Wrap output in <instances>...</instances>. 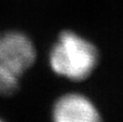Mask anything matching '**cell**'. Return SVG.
Listing matches in <instances>:
<instances>
[{
    "instance_id": "cell-1",
    "label": "cell",
    "mask_w": 123,
    "mask_h": 122,
    "mask_svg": "<svg viewBox=\"0 0 123 122\" xmlns=\"http://www.w3.org/2000/svg\"><path fill=\"white\" fill-rule=\"evenodd\" d=\"M98 63L95 45L70 30L63 31L50 52V66L58 76L74 81L87 78Z\"/></svg>"
},
{
    "instance_id": "cell-4",
    "label": "cell",
    "mask_w": 123,
    "mask_h": 122,
    "mask_svg": "<svg viewBox=\"0 0 123 122\" xmlns=\"http://www.w3.org/2000/svg\"><path fill=\"white\" fill-rule=\"evenodd\" d=\"M18 77L0 62V95L13 94L18 86Z\"/></svg>"
},
{
    "instance_id": "cell-3",
    "label": "cell",
    "mask_w": 123,
    "mask_h": 122,
    "mask_svg": "<svg viewBox=\"0 0 123 122\" xmlns=\"http://www.w3.org/2000/svg\"><path fill=\"white\" fill-rule=\"evenodd\" d=\"M53 122H102L99 111L86 96L70 93L61 96L52 110Z\"/></svg>"
},
{
    "instance_id": "cell-5",
    "label": "cell",
    "mask_w": 123,
    "mask_h": 122,
    "mask_svg": "<svg viewBox=\"0 0 123 122\" xmlns=\"http://www.w3.org/2000/svg\"><path fill=\"white\" fill-rule=\"evenodd\" d=\"M0 122H3V121H2V120H0Z\"/></svg>"
},
{
    "instance_id": "cell-2",
    "label": "cell",
    "mask_w": 123,
    "mask_h": 122,
    "mask_svg": "<svg viewBox=\"0 0 123 122\" xmlns=\"http://www.w3.org/2000/svg\"><path fill=\"white\" fill-rule=\"evenodd\" d=\"M36 60L35 45L21 31L0 34V62L21 76L31 67Z\"/></svg>"
}]
</instances>
